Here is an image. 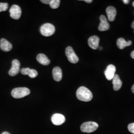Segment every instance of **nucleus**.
Here are the masks:
<instances>
[{"instance_id": "obj_4", "label": "nucleus", "mask_w": 134, "mask_h": 134, "mask_svg": "<svg viewBox=\"0 0 134 134\" xmlns=\"http://www.w3.org/2000/svg\"><path fill=\"white\" fill-rule=\"evenodd\" d=\"M40 31L41 34L43 36L49 37L55 33V27L51 24H45L41 26Z\"/></svg>"}, {"instance_id": "obj_14", "label": "nucleus", "mask_w": 134, "mask_h": 134, "mask_svg": "<svg viewBox=\"0 0 134 134\" xmlns=\"http://www.w3.org/2000/svg\"><path fill=\"white\" fill-rule=\"evenodd\" d=\"M21 73L24 75H28L31 78H35L38 76V72L34 69H30L29 68H23L20 70Z\"/></svg>"}, {"instance_id": "obj_10", "label": "nucleus", "mask_w": 134, "mask_h": 134, "mask_svg": "<svg viewBox=\"0 0 134 134\" xmlns=\"http://www.w3.org/2000/svg\"><path fill=\"white\" fill-rule=\"evenodd\" d=\"M115 72H116V68L114 65H108L104 72V74H105L106 79L108 81L112 80L115 76Z\"/></svg>"}, {"instance_id": "obj_27", "label": "nucleus", "mask_w": 134, "mask_h": 134, "mask_svg": "<svg viewBox=\"0 0 134 134\" xmlns=\"http://www.w3.org/2000/svg\"><path fill=\"white\" fill-rule=\"evenodd\" d=\"M131 27L132 29H134V21L132 23V24H131Z\"/></svg>"}, {"instance_id": "obj_13", "label": "nucleus", "mask_w": 134, "mask_h": 134, "mask_svg": "<svg viewBox=\"0 0 134 134\" xmlns=\"http://www.w3.org/2000/svg\"><path fill=\"white\" fill-rule=\"evenodd\" d=\"M106 13L108 16V19L110 21H113L115 20L117 11L114 7L112 6L107 7L106 9Z\"/></svg>"}, {"instance_id": "obj_16", "label": "nucleus", "mask_w": 134, "mask_h": 134, "mask_svg": "<svg viewBox=\"0 0 134 134\" xmlns=\"http://www.w3.org/2000/svg\"><path fill=\"white\" fill-rule=\"evenodd\" d=\"M112 83L113 85V89L115 91H118L121 88L122 81L120 80V77L118 75H116L112 79Z\"/></svg>"}, {"instance_id": "obj_25", "label": "nucleus", "mask_w": 134, "mask_h": 134, "mask_svg": "<svg viewBox=\"0 0 134 134\" xmlns=\"http://www.w3.org/2000/svg\"><path fill=\"white\" fill-rule=\"evenodd\" d=\"M131 56L132 58L134 59V50L131 53Z\"/></svg>"}, {"instance_id": "obj_19", "label": "nucleus", "mask_w": 134, "mask_h": 134, "mask_svg": "<svg viewBox=\"0 0 134 134\" xmlns=\"http://www.w3.org/2000/svg\"><path fill=\"white\" fill-rule=\"evenodd\" d=\"M61 1L60 0H51L50 3V7L53 9H56L59 8Z\"/></svg>"}, {"instance_id": "obj_3", "label": "nucleus", "mask_w": 134, "mask_h": 134, "mask_svg": "<svg viewBox=\"0 0 134 134\" xmlns=\"http://www.w3.org/2000/svg\"><path fill=\"white\" fill-rule=\"evenodd\" d=\"M98 128V124L92 121L83 123L81 126V132L87 133H91L94 132Z\"/></svg>"}, {"instance_id": "obj_6", "label": "nucleus", "mask_w": 134, "mask_h": 134, "mask_svg": "<svg viewBox=\"0 0 134 134\" xmlns=\"http://www.w3.org/2000/svg\"><path fill=\"white\" fill-rule=\"evenodd\" d=\"M9 12L10 17L14 19H19L21 15V8L18 5H13L10 8Z\"/></svg>"}, {"instance_id": "obj_5", "label": "nucleus", "mask_w": 134, "mask_h": 134, "mask_svg": "<svg viewBox=\"0 0 134 134\" xmlns=\"http://www.w3.org/2000/svg\"><path fill=\"white\" fill-rule=\"evenodd\" d=\"M66 55L70 62L72 64H76L79 62V59L75 53L73 49L71 46H68L66 49Z\"/></svg>"}, {"instance_id": "obj_1", "label": "nucleus", "mask_w": 134, "mask_h": 134, "mask_svg": "<svg viewBox=\"0 0 134 134\" xmlns=\"http://www.w3.org/2000/svg\"><path fill=\"white\" fill-rule=\"evenodd\" d=\"M77 98L80 100L88 102L92 100L93 96L91 91L85 86L79 87L76 92Z\"/></svg>"}, {"instance_id": "obj_8", "label": "nucleus", "mask_w": 134, "mask_h": 134, "mask_svg": "<svg viewBox=\"0 0 134 134\" xmlns=\"http://www.w3.org/2000/svg\"><path fill=\"white\" fill-rule=\"evenodd\" d=\"M66 120V118L64 115L56 113L52 115L51 117V121L53 124L56 126H59L63 124Z\"/></svg>"}, {"instance_id": "obj_17", "label": "nucleus", "mask_w": 134, "mask_h": 134, "mask_svg": "<svg viewBox=\"0 0 134 134\" xmlns=\"http://www.w3.org/2000/svg\"><path fill=\"white\" fill-rule=\"evenodd\" d=\"M132 44L131 41H126L123 38H119L117 40V46L120 49H123L126 47L131 45Z\"/></svg>"}, {"instance_id": "obj_15", "label": "nucleus", "mask_w": 134, "mask_h": 134, "mask_svg": "<svg viewBox=\"0 0 134 134\" xmlns=\"http://www.w3.org/2000/svg\"><path fill=\"white\" fill-rule=\"evenodd\" d=\"M53 79L56 81H60L62 79V71L59 67H55L52 71Z\"/></svg>"}, {"instance_id": "obj_12", "label": "nucleus", "mask_w": 134, "mask_h": 134, "mask_svg": "<svg viewBox=\"0 0 134 134\" xmlns=\"http://www.w3.org/2000/svg\"><path fill=\"white\" fill-rule=\"evenodd\" d=\"M99 38L97 36H92L89 38L88 40V44L89 46L92 49L96 50L99 47Z\"/></svg>"}, {"instance_id": "obj_18", "label": "nucleus", "mask_w": 134, "mask_h": 134, "mask_svg": "<svg viewBox=\"0 0 134 134\" xmlns=\"http://www.w3.org/2000/svg\"><path fill=\"white\" fill-rule=\"evenodd\" d=\"M36 59L40 64L44 66H47L50 63V60H49L47 57L43 54H39L37 56Z\"/></svg>"}, {"instance_id": "obj_28", "label": "nucleus", "mask_w": 134, "mask_h": 134, "mask_svg": "<svg viewBox=\"0 0 134 134\" xmlns=\"http://www.w3.org/2000/svg\"><path fill=\"white\" fill-rule=\"evenodd\" d=\"M1 134H10V133H9V132H3V133H2Z\"/></svg>"}, {"instance_id": "obj_9", "label": "nucleus", "mask_w": 134, "mask_h": 134, "mask_svg": "<svg viewBox=\"0 0 134 134\" xmlns=\"http://www.w3.org/2000/svg\"><path fill=\"white\" fill-rule=\"evenodd\" d=\"M99 19L100 20V23L98 28V30L100 31H104L108 30L110 28V24L108 22L106 18L104 15H101L99 18Z\"/></svg>"}, {"instance_id": "obj_26", "label": "nucleus", "mask_w": 134, "mask_h": 134, "mask_svg": "<svg viewBox=\"0 0 134 134\" xmlns=\"http://www.w3.org/2000/svg\"><path fill=\"white\" fill-rule=\"evenodd\" d=\"M131 90H132V92L134 93V85H133V86H132V88H131Z\"/></svg>"}, {"instance_id": "obj_30", "label": "nucleus", "mask_w": 134, "mask_h": 134, "mask_svg": "<svg viewBox=\"0 0 134 134\" xmlns=\"http://www.w3.org/2000/svg\"><path fill=\"white\" fill-rule=\"evenodd\" d=\"M133 7H134V2H133Z\"/></svg>"}, {"instance_id": "obj_21", "label": "nucleus", "mask_w": 134, "mask_h": 134, "mask_svg": "<svg viewBox=\"0 0 134 134\" xmlns=\"http://www.w3.org/2000/svg\"><path fill=\"white\" fill-rule=\"evenodd\" d=\"M128 129L130 133H131L132 134H134V123H131L128 125Z\"/></svg>"}, {"instance_id": "obj_24", "label": "nucleus", "mask_w": 134, "mask_h": 134, "mask_svg": "<svg viewBox=\"0 0 134 134\" xmlns=\"http://www.w3.org/2000/svg\"><path fill=\"white\" fill-rule=\"evenodd\" d=\"M83 1L86 2L87 3H91L93 2L92 0H85V1Z\"/></svg>"}, {"instance_id": "obj_23", "label": "nucleus", "mask_w": 134, "mask_h": 134, "mask_svg": "<svg viewBox=\"0 0 134 134\" xmlns=\"http://www.w3.org/2000/svg\"><path fill=\"white\" fill-rule=\"evenodd\" d=\"M123 2L125 4H128L129 3L130 1L129 0H123Z\"/></svg>"}, {"instance_id": "obj_7", "label": "nucleus", "mask_w": 134, "mask_h": 134, "mask_svg": "<svg viewBox=\"0 0 134 134\" xmlns=\"http://www.w3.org/2000/svg\"><path fill=\"white\" fill-rule=\"evenodd\" d=\"M20 64L19 60L16 59L12 61V68L9 72V75L12 77H14L17 75L19 73L20 70Z\"/></svg>"}, {"instance_id": "obj_29", "label": "nucleus", "mask_w": 134, "mask_h": 134, "mask_svg": "<svg viewBox=\"0 0 134 134\" xmlns=\"http://www.w3.org/2000/svg\"><path fill=\"white\" fill-rule=\"evenodd\" d=\"M102 47H100V48H99V50H102Z\"/></svg>"}, {"instance_id": "obj_2", "label": "nucleus", "mask_w": 134, "mask_h": 134, "mask_svg": "<svg viewBox=\"0 0 134 134\" xmlns=\"http://www.w3.org/2000/svg\"><path fill=\"white\" fill-rule=\"evenodd\" d=\"M30 91L26 87H17L12 90L11 94L14 98H21L28 96Z\"/></svg>"}, {"instance_id": "obj_20", "label": "nucleus", "mask_w": 134, "mask_h": 134, "mask_svg": "<svg viewBox=\"0 0 134 134\" xmlns=\"http://www.w3.org/2000/svg\"><path fill=\"white\" fill-rule=\"evenodd\" d=\"M9 8V5L6 3H0V12L6 11Z\"/></svg>"}, {"instance_id": "obj_22", "label": "nucleus", "mask_w": 134, "mask_h": 134, "mask_svg": "<svg viewBox=\"0 0 134 134\" xmlns=\"http://www.w3.org/2000/svg\"><path fill=\"white\" fill-rule=\"evenodd\" d=\"M42 3L45 4H50L51 1L50 0H41L40 1Z\"/></svg>"}, {"instance_id": "obj_11", "label": "nucleus", "mask_w": 134, "mask_h": 134, "mask_svg": "<svg viewBox=\"0 0 134 134\" xmlns=\"http://www.w3.org/2000/svg\"><path fill=\"white\" fill-rule=\"evenodd\" d=\"M13 48V45L5 38H2L0 41V49L4 52H9Z\"/></svg>"}]
</instances>
